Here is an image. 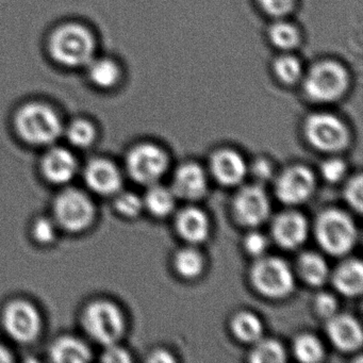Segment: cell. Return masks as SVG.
Listing matches in <instances>:
<instances>
[{"label": "cell", "mask_w": 363, "mask_h": 363, "mask_svg": "<svg viewBox=\"0 0 363 363\" xmlns=\"http://www.w3.org/2000/svg\"><path fill=\"white\" fill-rule=\"evenodd\" d=\"M313 233L320 247L333 257L350 254L358 240L356 223L347 212L337 208H328L318 214Z\"/></svg>", "instance_id": "obj_1"}, {"label": "cell", "mask_w": 363, "mask_h": 363, "mask_svg": "<svg viewBox=\"0 0 363 363\" xmlns=\"http://www.w3.org/2000/svg\"><path fill=\"white\" fill-rule=\"evenodd\" d=\"M14 126L23 141L35 146L52 145L63 133L58 113L40 103L23 106L16 112Z\"/></svg>", "instance_id": "obj_2"}, {"label": "cell", "mask_w": 363, "mask_h": 363, "mask_svg": "<svg viewBox=\"0 0 363 363\" xmlns=\"http://www.w3.org/2000/svg\"><path fill=\"white\" fill-rule=\"evenodd\" d=\"M48 50L59 65L69 67H86L94 58L95 40L86 27L69 23L52 33Z\"/></svg>", "instance_id": "obj_3"}, {"label": "cell", "mask_w": 363, "mask_h": 363, "mask_svg": "<svg viewBox=\"0 0 363 363\" xmlns=\"http://www.w3.org/2000/svg\"><path fill=\"white\" fill-rule=\"evenodd\" d=\"M82 325L91 340L103 346L118 343L126 331V320L113 301L97 299L84 307Z\"/></svg>", "instance_id": "obj_4"}, {"label": "cell", "mask_w": 363, "mask_h": 363, "mask_svg": "<svg viewBox=\"0 0 363 363\" xmlns=\"http://www.w3.org/2000/svg\"><path fill=\"white\" fill-rule=\"evenodd\" d=\"M250 280L255 291L267 298H286L295 288L294 273L280 257L257 258L250 269Z\"/></svg>", "instance_id": "obj_5"}, {"label": "cell", "mask_w": 363, "mask_h": 363, "mask_svg": "<svg viewBox=\"0 0 363 363\" xmlns=\"http://www.w3.org/2000/svg\"><path fill=\"white\" fill-rule=\"evenodd\" d=\"M52 218L59 229L77 233L86 230L96 216L94 203L88 194L78 189L63 190L54 201Z\"/></svg>", "instance_id": "obj_6"}, {"label": "cell", "mask_w": 363, "mask_h": 363, "mask_svg": "<svg viewBox=\"0 0 363 363\" xmlns=\"http://www.w3.org/2000/svg\"><path fill=\"white\" fill-rule=\"evenodd\" d=\"M169 167V155L154 143L133 146L126 156V171L129 177L142 186L158 184Z\"/></svg>", "instance_id": "obj_7"}, {"label": "cell", "mask_w": 363, "mask_h": 363, "mask_svg": "<svg viewBox=\"0 0 363 363\" xmlns=\"http://www.w3.org/2000/svg\"><path fill=\"white\" fill-rule=\"evenodd\" d=\"M308 143L318 152L335 154L347 147L350 141L346 125L333 114L314 113L305 123Z\"/></svg>", "instance_id": "obj_8"}, {"label": "cell", "mask_w": 363, "mask_h": 363, "mask_svg": "<svg viewBox=\"0 0 363 363\" xmlns=\"http://www.w3.org/2000/svg\"><path fill=\"white\" fill-rule=\"evenodd\" d=\"M1 322L7 335L18 343L35 341L42 330L39 310L30 301L14 299L4 308Z\"/></svg>", "instance_id": "obj_9"}, {"label": "cell", "mask_w": 363, "mask_h": 363, "mask_svg": "<svg viewBox=\"0 0 363 363\" xmlns=\"http://www.w3.org/2000/svg\"><path fill=\"white\" fill-rule=\"evenodd\" d=\"M347 84V73L341 65L323 61L310 69L305 80V90L313 101H333L345 92Z\"/></svg>", "instance_id": "obj_10"}, {"label": "cell", "mask_w": 363, "mask_h": 363, "mask_svg": "<svg viewBox=\"0 0 363 363\" xmlns=\"http://www.w3.org/2000/svg\"><path fill=\"white\" fill-rule=\"evenodd\" d=\"M231 210L238 224L247 228H257L269 220L271 201L262 184L255 182L238 190L231 203Z\"/></svg>", "instance_id": "obj_11"}, {"label": "cell", "mask_w": 363, "mask_h": 363, "mask_svg": "<svg viewBox=\"0 0 363 363\" xmlns=\"http://www.w3.org/2000/svg\"><path fill=\"white\" fill-rule=\"evenodd\" d=\"M316 178L313 172L303 164L286 167L274 182V192L280 203L289 207L301 205L315 192Z\"/></svg>", "instance_id": "obj_12"}, {"label": "cell", "mask_w": 363, "mask_h": 363, "mask_svg": "<svg viewBox=\"0 0 363 363\" xmlns=\"http://www.w3.org/2000/svg\"><path fill=\"white\" fill-rule=\"evenodd\" d=\"M310 225L307 218L294 209L284 210L272 220L271 233L275 243L284 250L301 247L309 237Z\"/></svg>", "instance_id": "obj_13"}, {"label": "cell", "mask_w": 363, "mask_h": 363, "mask_svg": "<svg viewBox=\"0 0 363 363\" xmlns=\"http://www.w3.org/2000/svg\"><path fill=\"white\" fill-rule=\"evenodd\" d=\"M84 179L89 190L101 196H114L122 191V172L108 159L91 160L84 167Z\"/></svg>", "instance_id": "obj_14"}, {"label": "cell", "mask_w": 363, "mask_h": 363, "mask_svg": "<svg viewBox=\"0 0 363 363\" xmlns=\"http://www.w3.org/2000/svg\"><path fill=\"white\" fill-rule=\"evenodd\" d=\"M209 169L212 177L224 186H237L248 173L245 160L237 150L220 148L210 157Z\"/></svg>", "instance_id": "obj_15"}, {"label": "cell", "mask_w": 363, "mask_h": 363, "mask_svg": "<svg viewBox=\"0 0 363 363\" xmlns=\"http://www.w3.org/2000/svg\"><path fill=\"white\" fill-rule=\"evenodd\" d=\"M209 182L203 167L196 162L180 164L174 173L171 190L176 199L196 201L207 194Z\"/></svg>", "instance_id": "obj_16"}, {"label": "cell", "mask_w": 363, "mask_h": 363, "mask_svg": "<svg viewBox=\"0 0 363 363\" xmlns=\"http://www.w3.org/2000/svg\"><path fill=\"white\" fill-rule=\"evenodd\" d=\"M326 333L331 344L341 352H354L362 346V326L350 314L337 312L327 318Z\"/></svg>", "instance_id": "obj_17"}, {"label": "cell", "mask_w": 363, "mask_h": 363, "mask_svg": "<svg viewBox=\"0 0 363 363\" xmlns=\"http://www.w3.org/2000/svg\"><path fill=\"white\" fill-rule=\"evenodd\" d=\"M41 171L50 184L62 186L75 178L78 172L77 159L67 148L52 147L42 159Z\"/></svg>", "instance_id": "obj_18"}, {"label": "cell", "mask_w": 363, "mask_h": 363, "mask_svg": "<svg viewBox=\"0 0 363 363\" xmlns=\"http://www.w3.org/2000/svg\"><path fill=\"white\" fill-rule=\"evenodd\" d=\"M178 235L190 245L203 243L209 238L211 225L207 213L201 208L188 206L178 212L175 218Z\"/></svg>", "instance_id": "obj_19"}, {"label": "cell", "mask_w": 363, "mask_h": 363, "mask_svg": "<svg viewBox=\"0 0 363 363\" xmlns=\"http://www.w3.org/2000/svg\"><path fill=\"white\" fill-rule=\"evenodd\" d=\"M333 288L346 297H356L363 290V265L359 259L341 261L329 277Z\"/></svg>", "instance_id": "obj_20"}, {"label": "cell", "mask_w": 363, "mask_h": 363, "mask_svg": "<svg viewBox=\"0 0 363 363\" xmlns=\"http://www.w3.org/2000/svg\"><path fill=\"white\" fill-rule=\"evenodd\" d=\"M50 357L57 363L88 362L92 359V350L84 340L73 335H65L52 344Z\"/></svg>", "instance_id": "obj_21"}, {"label": "cell", "mask_w": 363, "mask_h": 363, "mask_svg": "<svg viewBox=\"0 0 363 363\" xmlns=\"http://www.w3.org/2000/svg\"><path fill=\"white\" fill-rule=\"evenodd\" d=\"M297 273L301 279L311 286H322L330 277V269L326 259L316 252H301L296 262Z\"/></svg>", "instance_id": "obj_22"}, {"label": "cell", "mask_w": 363, "mask_h": 363, "mask_svg": "<svg viewBox=\"0 0 363 363\" xmlns=\"http://www.w3.org/2000/svg\"><path fill=\"white\" fill-rule=\"evenodd\" d=\"M230 329L235 339L243 343L254 344L263 337V323L252 311H238L230 320Z\"/></svg>", "instance_id": "obj_23"}, {"label": "cell", "mask_w": 363, "mask_h": 363, "mask_svg": "<svg viewBox=\"0 0 363 363\" xmlns=\"http://www.w3.org/2000/svg\"><path fill=\"white\" fill-rule=\"evenodd\" d=\"M144 208L155 218H163L173 213L176 196L171 188L155 184L147 186L143 199Z\"/></svg>", "instance_id": "obj_24"}, {"label": "cell", "mask_w": 363, "mask_h": 363, "mask_svg": "<svg viewBox=\"0 0 363 363\" xmlns=\"http://www.w3.org/2000/svg\"><path fill=\"white\" fill-rule=\"evenodd\" d=\"M173 264L180 277L189 280L196 279L205 269V258L194 245L186 246L176 252Z\"/></svg>", "instance_id": "obj_25"}, {"label": "cell", "mask_w": 363, "mask_h": 363, "mask_svg": "<svg viewBox=\"0 0 363 363\" xmlns=\"http://www.w3.org/2000/svg\"><path fill=\"white\" fill-rule=\"evenodd\" d=\"M86 67H88L89 79L97 88H112L120 79V67L111 59L93 58L86 65Z\"/></svg>", "instance_id": "obj_26"}, {"label": "cell", "mask_w": 363, "mask_h": 363, "mask_svg": "<svg viewBox=\"0 0 363 363\" xmlns=\"http://www.w3.org/2000/svg\"><path fill=\"white\" fill-rule=\"evenodd\" d=\"M293 354L301 362L316 363L324 358L325 348L316 335L311 333H301L295 337L293 343Z\"/></svg>", "instance_id": "obj_27"}, {"label": "cell", "mask_w": 363, "mask_h": 363, "mask_svg": "<svg viewBox=\"0 0 363 363\" xmlns=\"http://www.w3.org/2000/svg\"><path fill=\"white\" fill-rule=\"evenodd\" d=\"M286 360V348L275 339L261 337L255 342L250 352V361L252 363H282Z\"/></svg>", "instance_id": "obj_28"}, {"label": "cell", "mask_w": 363, "mask_h": 363, "mask_svg": "<svg viewBox=\"0 0 363 363\" xmlns=\"http://www.w3.org/2000/svg\"><path fill=\"white\" fill-rule=\"evenodd\" d=\"M67 141L74 147L86 148L94 143L96 139V129L92 123L86 120H75L63 129Z\"/></svg>", "instance_id": "obj_29"}, {"label": "cell", "mask_w": 363, "mask_h": 363, "mask_svg": "<svg viewBox=\"0 0 363 363\" xmlns=\"http://www.w3.org/2000/svg\"><path fill=\"white\" fill-rule=\"evenodd\" d=\"M114 208L124 218H135L143 211V199L130 191H120L114 195Z\"/></svg>", "instance_id": "obj_30"}, {"label": "cell", "mask_w": 363, "mask_h": 363, "mask_svg": "<svg viewBox=\"0 0 363 363\" xmlns=\"http://www.w3.org/2000/svg\"><path fill=\"white\" fill-rule=\"evenodd\" d=\"M269 35L272 43L282 50H290L296 46L299 41L298 31L286 22H277L272 25Z\"/></svg>", "instance_id": "obj_31"}, {"label": "cell", "mask_w": 363, "mask_h": 363, "mask_svg": "<svg viewBox=\"0 0 363 363\" xmlns=\"http://www.w3.org/2000/svg\"><path fill=\"white\" fill-rule=\"evenodd\" d=\"M276 75L286 84H293L301 75V62L295 57L282 56L274 63Z\"/></svg>", "instance_id": "obj_32"}, {"label": "cell", "mask_w": 363, "mask_h": 363, "mask_svg": "<svg viewBox=\"0 0 363 363\" xmlns=\"http://www.w3.org/2000/svg\"><path fill=\"white\" fill-rule=\"evenodd\" d=\"M343 196L346 203L361 213L363 209V177L361 174L350 177L344 186Z\"/></svg>", "instance_id": "obj_33"}, {"label": "cell", "mask_w": 363, "mask_h": 363, "mask_svg": "<svg viewBox=\"0 0 363 363\" xmlns=\"http://www.w3.org/2000/svg\"><path fill=\"white\" fill-rule=\"evenodd\" d=\"M58 230V225L55 222L54 218L42 216L33 222L31 233H33V239L38 243L50 244L56 240Z\"/></svg>", "instance_id": "obj_34"}, {"label": "cell", "mask_w": 363, "mask_h": 363, "mask_svg": "<svg viewBox=\"0 0 363 363\" xmlns=\"http://www.w3.org/2000/svg\"><path fill=\"white\" fill-rule=\"evenodd\" d=\"M320 172L323 179L329 184H337L345 177L347 167L342 159L329 158L322 163Z\"/></svg>", "instance_id": "obj_35"}, {"label": "cell", "mask_w": 363, "mask_h": 363, "mask_svg": "<svg viewBox=\"0 0 363 363\" xmlns=\"http://www.w3.org/2000/svg\"><path fill=\"white\" fill-rule=\"evenodd\" d=\"M244 250L255 259L264 256L269 247V240L260 231L252 230L244 238Z\"/></svg>", "instance_id": "obj_36"}, {"label": "cell", "mask_w": 363, "mask_h": 363, "mask_svg": "<svg viewBox=\"0 0 363 363\" xmlns=\"http://www.w3.org/2000/svg\"><path fill=\"white\" fill-rule=\"evenodd\" d=\"M337 307H339V303H337V298L331 293H318L314 299V309H315L316 313L320 318H326V320L337 313Z\"/></svg>", "instance_id": "obj_37"}, {"label": "cell", "mask_w": 363, "mask_h": 363, "mask_svg": "<svg viewBox=\"0 0 363 363\" xmlns=\"http://www.w3.org/2000/svg\"><path fill=\"white\" fill-rule=\"evenodd\" d=\"M252 177L256 180V184H264L274 177V165L267 158H258L254 161L250 167Z\"/></svg>", "instance_id": "obj_38"}, {"label": "cell", "mask_w": 363, "mask_h": 363, "mask_svg": "<svg viewBox=\"0 0 363 363\" xmlns=\"http://www.w3.org/2000/svg\"><path fill=\"white\" fill-rule=\"evenodd\" d=\"M130 354L125 348L121 347L118 343L111 344V345L105 346L103 354H101V361L108 363H128L131 362Z\"/></svg>", "instance_id": "obj_39"}, {"label": "cell", "mask_w": 363, "mask_h": 363, "mask_svg": "<svg viewBox=\"0 0 363 363\" xmlns=\"http://www.w3.org/2000/svg\"><path fill=\"white\" fill-rule=\"evenodd\" d=\"M262 9L273 16H281L292 9L294 0H259Z\"/></svg>", "instance_id": "obj_40"}, {"label": "cell", "mask_w": 363, "mask_h": 363, "mask_svg": "<svg viewBox=\"0 0 363 363\" xmlns=\"http://www.w3.org/2000/svg\"><path fill=\"white\" fill-rule=\"evenodd\" d=\"M175 357L173 356L172 352L165 350H156L150 352L148 356V361L154 363H172L175 362Z\"/></svg>", "instance_id": "obj_41"}, {"label": "cell", "mask_w": 363, "mask_h": 363, "mask_svg": "<svg viewBox=\"0 0 363 363\" xmlns=\"http://www.w3.org/2000/svg\"><path fill=\"white\" fill-rule=\"evenodd\" d=\"M13 360L11 352L5 345L0 343V363L11 362Z\"/></svg>", "instance_id": "obj_42"}]
</instances>
